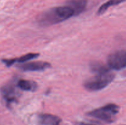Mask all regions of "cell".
Masks as SVG:
<instances>
[{
	"mask_svg": "<svg viewBox=\"0 0 126 125\" xmlns=\"http://www.w3.org/2000/svg\"><path fill=\"white\" fill-rule=\"evenodd\" d=\"M75 16L72 9L68 5L54 7L39 15L37 22L41 26H49L62 22Z\"/></svg>",
	"mask_w": 126,
	"mask_h": 125,
	"instance_id": "cell-1",
	"label": "cell"
},
{
	"mask_svg": "<svg viewBox=\"0 0 126 125\" xmlns=\"http://www.w3.org/2000/svg\"><path fill=\"white\" fill-rule=\"evenodd\" d=\"M114 78V74L110 71L95 74L84 83V87L89 91H97L107 87Z\"/></svg>",
	"mask_w": 126,
	"mask_h": 125,
	"instance_id": "cell-2",
	"label": "cell"
},
{
	"mask_svg": "<svg viewBox=\"0 0 126 125\" xmlns=\"http://www.w3.org/2000/svg\"><path fill=\"white\" fill-rule=\"evenodd\" d=\"M119 110V107L118 105L108 104L89 112L87 115L105 122L112 123L114 121L116 115L118 113Z\"/></svg>",
	"mask_w": 126,
	"mask_h": 125,
	"instance_id": "cell-3",
	"label": "cell"
},
{
	"mask_svg": "<svg viewBox=\"0 0 126 125\" xmlns=\"http://www.w3.org/2000/svg\"><path fill=\"white\" fill-rule=\"evenodd\" d=\"M108 66L111 69L119 71L126 67V51L121 50L112 53L107 59Z\"/></svg>",
	"mask_w": 126,
	"mask_h": 125,
	"instance_id": "cell-4",
	"label": "cell"
},
{
	"mask_svg": "<svg viewBox=\"0 0 126 125\" xmlns=\"http://www.w3.org/2000/svg\"><path fill=\"white\" fill-rule=\"evenodd\" d=\"M1 94L7 107H10L12 104L18 101V94L14 82H10L4 85L1 88Z\"/></svg>",
	"mask_w": 126,
	"mask_h": 125,
	"instance_id": "cell-5",
	"label": "cell"
},
{
	"mask_svg": "<svg viewBox=\"0 0 126 125\" xmlns=\"http://www.w3.org/2000/svg\"><path fill=\"white\" fill-rule=\"evenodd\" d=\"M51 65L49 62L46 61H33V62H26L22 63L21 64L17 66L19 69L23 71H28V72H33V71H43L50 68Z\"/></svg>",
	"mask_w": 126,
	"mask_h": 125,
	"instance_id": "cell-6",
	"label": "cell"
},
{
	"mask_svg": "<svg viewBox=\"0 0 126 125\" xmlns=\"http://www.w3.org/2000/svg\"><path fill=\"white\" fill-rule=\"evenodd\" d=\"M38 123L41 125H60L62 123L60 118L49 113H42L38 115Z\"/></svg>",
	"mask_w": 126,
	"mask_h": 125,
	"instance_id": "cell-7",
	"label": "cell"
},
{
	"mask_svg": "<svg viewBox=\"0 0 126 125\" xmlns=\"http://www.w3.org/2000/svg\"><path fill=\"white\" fill-rule=\"evenodd\" d=\"M66 4L72 9L75 16H77L85 11L87 7V0H67Z\"/></svg>",
	"mask_w": 126,
	"mask_h": 125,
	"instance_id": "cell-8",
	"label": "cell"
},
{
	"mask_svg": "<svg viewBox=\"0 0 126 125\" xmlns=\"http://www.w3.org/2000/svg\"><path fill=\"white\" fill-rule=\"evenodd\" d=\"M17 86L20 89L27 91H34L38 88V85L35 82L25 79H20L17 82Z\"/></svg>",
	"mask_w": 126,
	"mask_h": 125,
	"instance_id": "cell-9",
	"label": "cell"
},
{
	"mask_svg": "<svg viewBox=\"0 0 126 125\" xmlns=\"http://www.w3.org/2000/svg\"><path fill=\"white\" fill-rule=\"evenodd\" d=\"M90 69L91 71L95 74L104 73L110 71L111 69L108 66H106L99 61H94L90 64Z\"/></svg>",
	"mask_w": 126,
	"mask_h": 125,
	"instance_id": "cell-10",
	"label": "cell"
},
{
	"mask_svg": "<svg viewBox=\"0 0 126 125\" xmlns=\"http://www.w3.org/2000/svg\"><path fill=\"white\" fill-rule=\"evenodd\" d=\"M126 0H109L99 7L98 11H97V14H103L105 12H106L108 9L109 7H111V6H116V5L124 2Z\"/></svg>",
	"mask_w": 126,
	"mask_h": 125,
	"instance_id": "cell-11",
	"label": "cell"
},
{
	"mask_svg": "<svg viewBox=\"0 0 126 125\" xmlns=\"http://www.w3.org/2000/svg\"><path fill=\"white\" fill-rule=\"evenodd\" d=\"M39 56V53H27L25 55H23V56H20L18 58L16 59V60L17 62H20V63H23V62H28V61H30V60H33V59L36 58Z\"/></svg>",
	"mask_w": 126,
	"mask_h": 125,
	"instance_id": "cell-12",
	"label": "cell"
},
{
	"mask_svg": "<svg viewBox=\"0 0 126 125\" xmlns=\"http://www.w3.org/2000/svg\"><path fill=\"white\" fill-rule=\"evenodd\" d=\"M78 125H94V124H90V123H83V122H81V123H79L78 124Z\"/></svg>",
	"mask_w": 126,
	"mask_h": 125,
	"instance_id": "cell-13",
	"label": "cell"
}]
</instances>
